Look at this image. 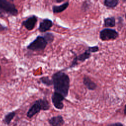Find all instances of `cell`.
I'll return each mask as SVG.
<instances>
[{"mask_svg": "<svg viewBox=\"0 0 126 126\" xmlns=\"http://www.w3.org/2000/svg\"><path fill=\"white\" fill-rule=\"evenodd\" d=\"M51 78L54 92L61 94L64 97H67L70 88L69 76L63 70H59L54 73Z\"/></svg>", "mask_w": 126, "mask_h": 126, "instance_id": "cell-1", "label": "cell"}, {"mask_svg": "<svg viewBox=\"0 0 126 126\" xmlns=\"http://www.w3.org/2000/svg\"><path fill=\"white\" fill-rule=\"evenodd\" d=\"M99 50V47L97 46H89L88 48L82 53L76 55L74 54V57L73 59L67 68H72L74 67L78 64V62H84L86 60L89 59L91 57V54L92 53H95Z\"/></svg>", "mask_w": 126, "mask_h": 126, "instance_id": "cell-2", "label": "cell"}, {"mask_svg": "<svg viewBox=\"0 0 126 126\" xmlns=\"http://www.w3.org/2000/svg\"><path fill=\"white\" fill-rule=\"evenodd\" d=\"M18 10L15 4L7 0H0V15L16 16Z\"/></svg>", "mask_w": 126, "mask_h": 126, "instance_id": "cell-3", "label": "cell"}, {"mask_svg": "<svg viewBox=\"0 0 126 126\" xmlns=\"http://www.w3.org/2000/svg\"><path fill=\"white\" fill-rule=\"evenodd\" d=\"M48 44L43 35H38L27 45V48L32 51H41L44 50Z\"/></svg>", "mask_w": 126, "mask_h": 126, "instance_id": "cell-4", "label": "cell"}, {"mask_svg": "<svg viewBox=\"0 0 126 126\" xmlns=\"http://www.w3.org/2000/svg\"><path fill=\"white\" fill-rule=\"evenodd\" d=\"M119 36V33L115 30L106 28L102 30L99 32V38L102 41L114 40Z\"/></svg>", "mask_w": 126, "mask_h": 126, "instance_id": "cell-5", "label": "cell"}, {"mask_svg": "<svg viewBox=\"0 0 126 126\" xmlns=\"http://www.w3.org/2000/svg\"><path fill=\"white\" fill-rule=\"evenodd\" d=\"M65 99L61 94L55 92L53 93L51 96L52 102L55 108L58 110H62L64 107L63 101Z\"/></svg>", "mask_w": 126, "mask_h": 126, "instance_id": "cell-6", "label": "cell"}, {"mask_svg": "<svg viewBox=\"0 0 126 126\" xmlns=\"http://www.w3.org/2000/svg\"><path fill=\"white\" fill-rule=\"evenodd\" d=\"M38 17L35 15H32L27 18L22 22V25L24 26L28 31L32 30L37 22Z\"/></svg>", "mask_w": 126, "mask_h": 126, "instance_id": "cell-7", "label": "cell"}, {"mask_svg": "<svg viewBox=\"0 0 126 126\" xmlns=\"http://www.w3.org/2000/svg\"><path fill=\"white\" fill-rule=\"evenodd\" d=\"M41 110H42L41 106L37 99L34 102L33 104L29 109L27 113V116L29 118H32Z\"/></svg>", "mask_w": 126, "mask_h": 126, "instance_id": "cell-8", "label": "cell"}, {"mask_svg": "<svg viewBox=\"0 0 126 126\" xmlns=\"http://www.w3.org/2000/svg\"><path fill=\"white\" fill-rule=\"evenodd\" d=\"M53 25L52 21L48 18H45L39 23L38 30L41 33L46 32L50 30Z\"/></svg>", "mask_w": 126, "mask_h": 126, "instance_id": "cell-9", "label": "cell"}, {"mask_svg": "<svg viewBox=\"0 0 126 126\" xmlns=\"http://www.w3.org/2000/svg\"><path fill=\"white\" fill-rule=\"evenodd\" d=\"M48 122L51 126H62L64 124V119L61 115L51 117L48 120Z\"/></svg>", "mask_w": 126, "mask_h": 126, "instance_id": "cell-10", "label": "cell"}, {"mask_svg": "<svg viewBox=\"0 0 126 126\" xmlns=\"http://www.w3.org/2000/svg\"><path fill=\"white\" fill-rule=\"evenodd\" d=\"M83 83L88 90L91 91L95 90L97 87L96 84L92 81V80L88 76L85 75L83 77Z\"/></svg>", "mask_w": 126, "mask_h": 126, "instance_id": "cell-11", "label": "cell"}, {"mask_svg": "<svg viewBox=\"0 0 126 126\" xmlns=\"http://www.w3.org/2000/svg\"><path fill=\"white\" fill-rule=\"evenodd\" d=\"M69 6V2L66 1L60 5H53L52 6V12L54 14H58L64 11Z\"/></svg>", "mask_w": 126, "mask_h": 126, "instance_id": "cell-12", "label": "cell"}, {"mask_svg": "<svg viewBox=\"0 0 126 126\" xmlns=\"http://www.w3.org/2000/svg\"><path fill=\"white\" fill-rule=\"evenodd\" d=\"M16 112L14 111H12L11 112H9L5 115L3 120L2 122L6 125H9L12 120L14 119L15 116H16Z\"/></svg>", "mask_w": 126, "mask_h": 126, "instance_id": "cell-13", "label": "cell"}, {"mask_svg": "<svg viewBox=\"0 0 126 126\" xmlns=\"http://www.w3.org/2000/svg\"><path fill=\"white\" fill-rule=\"evenodd\" d=\"M116 25L115 18L114 17H107L104 19V26L106 27H114Z\"/></svg>", "mask_w": 126, "mask_h": 126, "instance_id": "cell-14", "label": "cell"}, {"mask_svg": "<svg viewBox=\"0 0 126 126\" xmlns=\"http://www.w3.org/2000/svg\"><path fill=\"white\" fill-rule=\"evenodd\" d=\"M119 0H104L103 4L109 8H113L117 6Z\"/></svg>", "mask_w": 126, "mask_h": 126, "instance_id": "cell-15", "label": "cell"}, {"mask_svg": "<svg viewBox=\"0 0 126 126\" xmlns=\"http://www.w3.org/2000/svg\"><path fill=\"white\" fill-rule=\"evenodd\" d=\"M43 111H47L49 109L50 106V104L46 98H39L38 99Z\"/></svg>", "mask_w": 126, "mask_h": 126, "instance_id": "cell-16", "label": "cell"}, {"mask_svg": "<svg viewBox=\"0 0 126 126\" xmlns=\"http://www.w3.org/2000/svg\"><path fill=\"white\" fill-rule=\"evenodd\" d=\"M39 80L41 83L44 85L49 87L53 85V81L52 78H50L49 76H42L39 78Z\"/></svg>", "mask_w": 126, "mask_h": 126, "instance_id": "cell-17", "label": "cell"}, {"mask_svg": "<svg viewBox=\"0 0 126 126\" xmlns=\"http://www.w3.org/2000/svg\"><path fill=\"white\" fill-rule=\"evenodd\" d=\"M46 40L48 44H50L53 42L54 40V35L53 33L50 32H46L43 35Z\"/></svg>", "mask_w": 126, "mask_h": 126, "instance_id": "cell-18", "label": "cell"}, {"mask_svg": "<svg viewBox=\"0 0 126 126\" xmlns=\"http://www.w3.org/2000/svg\"><path fill=\"white\" fill-rule=\"evenodd\" d=\"M89 7H90L89 3L88 1H85L83 2L82 6H81V9L83 11H86L88 9V8Z\"/></svg>", "mask_w": 126, "mask_h": 126, "instance_id": "cell-19", "label": "cell"}, {"mask_svg": "<svg viewBox=\"0 0 126 126\" xmlns=\"http://www.w3.org/2000/svg\"><path fill=\"white\" fill-rule=\"evenodd\" d=\"M105 126H124L123 124L120 122H116V123H113L111 124H109Z\"/></svg>", "mask_w": 126, "mask_h": 126, "instance_id": "cell-20", "label": "cell"}, {"mask_svg": "<svg viewBox=\"0 0 126 126\" xmlns=\"http://www.w3.org/2000/svg\"><path fill=\"white\" fill-rule=\"evenodd\" d=\"M8 30V28L6 26H4L0 24V32L6 31Z\"/></svg>", "mask_w": 126, "mask_h": 126, "instance_id": "cell-21", "label": "cell"}, {"mask_svg": "<svg viewBox=\"0 0 126 126\" xmlns=\"http://www.w3.org/2000/svg\"><path fill=\"white\" fill-rule=\"evenodd\" d=\"M124 113L125 115H126V104L124 106Z\"/></svg>", "mask_w": 126, "mask_h": 126, "instance_id": "cell-22", "label": "cell"}, {"mask_svg": "<svg viewBox=\"0 0 126 126\" xmlns=\"http://www.w3.org/2000/svg\"><path fill=\"white\" fill-rule=\"evenodd\" d=\"M56 0V2H57V3H61V2H62L64 0Z\"/></svg>", "mask_w": 126, "mask_h": 126, "instance_id": "cell-23", "label": "cell"}, {"mask_svg": "<svg viewBox=\"0 0 126 126\" xmlns=\"http://www.w3.org/2000/svg\"><path fill=\"white\" fill-rule=\"evenodd\" d=\"M1 66L0 65V78L1 76Z\"/></svg>", "mask_w": 126, "mask_h": 126, "instance_id": "cell-24", "label": "cell"}, {"mask_svg": "<svg viewBox=\"0 0 126 126\" xmlns=\"http://www.w3.org/2000/svg\"><path fill=\"white\" fill-rule=\"evenodd\" d=\"M7 0L10 1H11V2H13L14 1V0Z\"/></svg>", "mask_w": 126, "mask_h": 126, "instance_id": "cell-25", "label": "cell"}, {"mask_svg": "<svg viewBox=\"0 0 126 126\" xmlns=\"http://www.w3.org/2000/svg\"><path fill=\"white\" fill-rule=\"evenodd\" d=\"M123 2H126V0H122Z\"/></svg>", "mask_w": 126, "mask_h": 126, "instance_id": "cell-26", "label": "cell"}, {"mask_svg": "<svg viewBox=\"0 0 126 126\" xmlns=\"http://www.w3.org/2000/svg\"><path fill=\"white\" fill-rule=\"evenodd\" d=\"M125 19H126V13L125 14Z\"/></svg>", "mask_w": 126, "mask_h": 126, "instance_id": "cell-27", "label": "cell"}]
</instances>
